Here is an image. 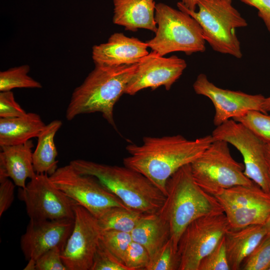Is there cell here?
I'll use <instances>...</instances> for the list:
<instances>
[{
    "label": "cell",
    "instance_id": "cell-3",
    "mask_svg": "<svg viewBox=\"0 0 270 270\" xmlns=\"http://www.w3.org/2000/svg\"><path fill=\"white\" fill-rule=\"evenodd\" d=\"M224 212L216 198L195 182L190 164L180 168L167 180L166 200L158 212L168 222L170 238L177 251L186 226L200 216Z\"/></svg>",
    "mask_w": 270,
    "mask_h": 270
},
{
    "label": "cell",
    "instance_id": "cell-1",
    "mask_svg": "<svg viewBox=\"0 0 270 270\" xmlns=\"http://www.w3.org/2000/svg\"><path fill=\"white\" fill-rule=\"evenodd\" d=\"M140 145L126 146L124 166L146 177L166 196L167 180L181 167L192 163L214 141L212 135L190 140L180 134L145 136Z\"/></svg>",
    "mask_w": 270,
    "mask_h": 270
},
{
    "label": "cell",
    "instance_id": "cell-21",
    "mask_svg": "<svg viewBox=\"0 0 270 270\" xmlns=\"http://www.w3.org/2000/svg\"><path fill=\"white\" fill-rule=\"evenodd\" d=\"M46 124L34 112L22 116L0 118V146L22 144L37 138Z\"/></svg>",
    "mask_w": 270,
    "mask_h": 270
},
{
    "label": "cell",
    "instance_id": "cell-41",
    "mask_svg": "<svg viewBox=\"0 0 270 270\" xmlns=\"http://www.w3.org/2000/svg\"><path fill=\"white\" fill-rule=\"evenodd\" d=\"M264 224L266 228L268 234H270V216L268 218Z\"/></svg>",
    "mask_w": 270,
    "mask_h": 270
},
{
    "label": "cell",
    "instance_id": "cell-25",
    "mask_svg": "<svg viewBox=\"0 0 270 270\" xmlns=\"http://www.w3.org/2000/svg\"><path fill=\"white\" fill-rule=\"evenodd\" d=\"M28 64L10 68L0 72V91H10L16 88H40V83L28 75Z\"/></svg>",
    "mask_w": 270,
    "mask_h": 270
},
{
    "label": "cell",
    "instance_id": "cell-28",
    "mask_svg": "<svg viewBox=\"0 0 270 270\" xmlns=\"http://www.w3.org/2000/svg\"><path fill=\"white\" fill-rule=\"evenodd\" d=\"M100 239L105 246L124 263L126 250L132 241L130 233L116 230H102Z\"/></svg>",
    "mask_w": 270,
    "mask_h": 270
},
{
    "label": "cell",
    "instance_id": "cell-14",
    "mask_svg": "<svg viewBox=\"0 0 270 270\" xmlns=\"http://www.w3.org/2000/svg\"><path fill=\"white\" fill-rule=\"evenodd\" d=\"M193 88L196 94L207 97L212 102L215 110L214 124L216 126L252 110L265 113L262 106L266 98L262 95L220 88L210 82L205 74L198 75Z\"/></svg>",
    "mask_w": 270,
    "mask_h": 270
},
{
    "label": "cell",
    "instance_id": "cell-22",
    "mask_svg": "<svg viewBox=\"0 0 270 270\" xmlns=\"http://www.w3.org/2000/svg\"><path fill=\"white\" fill-rule=\"evenodd\" d=\"M130 234L132 240L142 245L150 257L170 236L168 224L158 212L143 214Z\"/></svg>",
    "mask_w": 270,
    "mask_h": 270
},
{
    "label": "cell",
    "instance_id": "cell-29",
    "mask_svg": "<svg viewBox=\"0 0 270 270\" xmlns=\"http://www.w3.org/2000/svg\"><path fill=\"white\" fill-rule=\"evenodd\" d=\"M270 267V234H268L254 251L244 260L243 270H268Z\"/></svg>",
    "mask_w": 270,
    "mask_h": 270
},
{
    "label": "cell",
    "instance_id": "cell-38",
    "mask_svg": "<svg viewBox=\"0 0 270 270\" xmlns=\"http://www.w3.org/2000/svg\"><path fill=\"white\" fill-rule=\"evenodd\" d=\"M265 156L268 166H270V143H265Z\"/></svg>",
    "mask_w": 270,
    "mask_h": 270
},
{
    "label": "cell",
    "instance_id": "cell-35",
    "mask_svg": "<svg viewBox=\"0 0 270 270\" xmlns=\"http://www.w3.org/2000/svg\"><path fill=\"white\" fill-rule=\"evenodd\" d=\"M15 186L13 181L8 178L0 180V216L12 204Z\"/></svg>",
    "mask_w": 270,
    "mask_h": 270
},
{
    "label": "cell",
    "instance_id": "cell-20",
    "mask_svg": "<svg viewBox=\"0 0 270 270\" xmlns=\"http://www.w3.org/2000/svg\"><path fill=\"white\" fill-rule=\"evenodd\" d=\"M267 234L264 224H252L238 229L230 228L224 238L230 270H240L244 260Z\"/></svg>",
    "mask_w": 270,
    "mask_h": 270
},
{
    "label": "cell",
    "instance_id": "cell-16",
    "mask_svg": "<svg viewBox=\"0 0 270 270\" xmlns=\"http://www.w3.org/2000/svg\"><path fill=\"white\" fill-rule=\"evenodd\" d=\"M74 219H30L20 240L21 250L26 260H36L56 247L64 248L72 230Z\"/></svg>",
    "mask_w": 270,
    "mask_h": 270
},
{
    "label": "cell",
    "instance_id": "cell-12",
    "mask_svg": "<svg viewBox=\"0 0 270 270\" xmlns=\"http://www.w3.org/2000/svg\"><path fill=\"white\" fill-rule=\"evenodd\" d=\"M18 196L24 202L30 219L74 218V206L77 203L58 188L46 174H36L25 188H18Z\"/></svg>",
    "mask_w": 270,
    "mask_h": 270
},
{
    "label": "cell",
    "instance_id": "cell-42",
    "mask_svg": "<svg viewBox=\"0 0 270 270\" xmlns=\"http://www.w3.org/2000/svg\"><path fill=\"white\" fill-rule=\"evenodd\" d=\"M268 178H269V186H270V166H268Z\"/></svg>",
    "mask_w": 270,
    "mask_h": 270
},
{
    "label": "cell",
    "instance_id": "cell-33",
    "mask_svg": "<svg viewBox=\"0 0 270 270\" xmlns=\"http://www.w3.org/2000/svg\"><path fill=\"white\" fill-rule=\"evenodd\" d=\"M64 248L56 246L36 260V270H68L62 262L61 255Z\"/></svg>",
    "mask_w": 270,
    "mask_h": 270
},
{
    "label": "cell",
    "instance_id": "cell-2",
    "mask_svg": "<svg viewBox=\"0 0 270 270\" xmlns=\"http://www.w3.org/2000/svg\"><path fill=\"white\" fill-rule=\"evenodd\" d=\"M94 65L83 82L74 90L66 110V118L72 120L80 114L100 112L116 130L114 106L125 93L138 64L119 66Z\"/></svg>",
    "mask_w": 270,
    "mask_h": 270
},
{
    "label": "cell",
    "instance_id": "cell-8",
    "mask_svg": "<svg viewBox=\"0 0 270 270\" xmlns=\"http://www.w3.org/2000/svg\"><path fill=\"white\" fill-rule=\"evenodd\" d=\"M230 228L224 212L204 216L192 221L178 242L179 270H198L202 258L212 252Z\"/></svg>",
    "mask_w": 270,
    "mask_h": 270
},
{
    "label": "cell",
    "instance_id": "cell-32",
    "mask_svg": "<svg viewBox=\"0 0 270 270\" xmlns=\"http://www.w3.org/2000/svg\"><path fill=\"white\" fill-rule=\"evenodd\" d=\"M150 258L146 249L132 240L126 250L123 262L130 270H145Z\"/></svg>",
    "mask_w": 270,
    "mask_h": 270
},
{
    "label": "cell",
    "instance_id": "cell-18",
    "mask_svg": "<svg viewBox=\"0 0 270 270\" xmlns=\"http://www.w3.org/2000/svg\"><path fill=\"white\" fill-rule=\"evenodd\" d=\"M33 146L30 140L22 144L0 146V180L10 178L16 186L26 187V180L36 174L33 166Z\"/></svg>",
    "mask_w": 270,
    "mask_h": 270
},
{
    "label": "cell",
    "instance_id": "cell-9",
    "mask_svg": "<svg viewBox=\"0 0 270 270\" xmlns=\"http://www.w3.org/2000/svg\"><path fill=\"white\" fill-rule=\"evenodd\" d=\"M50 177L66 194L98 218L112 207L128 208L96 177L79 172L70 164L58 168Z\"/></svg>",
    "mask_w": 270,
    "mask_h": 270
},
{
    "label": "cell",
    "instance_id": "cell-43",
    "mask_svg": "<svg viewBox=\"0 0 270 270\" xmlns=\"http://www.w3.org/2000/svg\"><path fill=\"white\" fill-rule=\"evenodd\" d=\"M268 270H270V267L268 268Z\"/></svg>",
    "mask_w": 270,
    "mask_h": 270
},
{
    "label": "cell",
    "instance_id": "cell-7",
    "mask_svg": "<svg viewBox=\"0 0 270 270\" xmlns=\"http://www.w3.org/2000/svg\"><path fill=\"white\" fill-rule=\"evenodd\" d=\"M228 144L224 140H214L190 164L195 182L212 195L222 189L254 182L245 175L244 165L232 158Z\"/></svg>",
    "mask_w": 270,
    "mask_h": 270
},
{
    "label": "cell",
    "instance_id": "cell-27",
    "mask_svg": "<svg viewBox=\"0 0 270 270\" xmlns=\"http://www.w3.org/2000/svg\"><path fill=\"white\" fill-rule=\"evenodd\" d=\"M234 120L245 126L264 142L270 143V115L252 110Z\"/></svg>",
    "mask_w": 270,
    "mask_h": 270
},
{
    "label": "cell",
    "instance_id": "cell-15",
    "mask_svg": "<svg viewBox=\"0 0 270 270\" xmlns=\"http://www.w3.org/2000/svg\"><path fill=\"white\" fill-rule=\"evenodd\" d=\"M186 66L185 60L176 56L166 58L152 51L138 63L124 94L133 96L142 90L151 88L154 90L160 86L168 90Z\"/></svg>",
    "mask_w": 270,
    "mask_h": 270
},
{
    "label": "cell",
    "instance_id": "cell-34",
    "mask_svg": "<svg viewBox=\"0 0 270 270\" xmlns=\"http://www.w3.org/2000/svg\"><path fill=\"white\" fill-rule=\"evenodd\" d=\"M27 112L16 101L12 92H0V117L11 118L24 116Z\"/></svg>",
    "mask_w": 270,
    "mask_h": 270
},
{
    "label": "cell",
    "instance_id": "cell-36",
    "mask_svg": "<svg viewBox=\"0 0 270 270\" xmlns=\"http://www.w3.org/2000/svg\"><path fill=\"white\" fill-rule=\"evenodd\" d=\"M258 10V15L270 32V0H240Z\"/></svg>",
    "mask_w": 270,
    "mask_h": 270
},
{
    "label": "cell",
    "instance_id": "cell-37",
    "mask_svg": "<svg viewBox=\"0 0 270 270\" xmlns=\"http://www.w3.org/2000/svg\"><path fill=\"white\" fill-rule=\"evenodd\" d=\"M198 0H181L180 2L188 9L196 10Z\"/></svg>",
    "mask_w": 270,
    "mask_h": 270
},
{
    "label": "cell",
    "instance_id": "cell-4",
    "mask_svg": "<svg viewBox=\"0 0 270 270\" xmlns=\"http://www.w3.org/2000/svg\"><path fill=\"white\" fill-rule=\"evenodd\" d=\"M70 164L79 172L96 177L129 208L142 214L158 212L166 196L141 173L120 166L77 159Z\"/></svg>",
    "mask_w": 270,
    "mask_h": 270
},
{
    "label": "cell",
    "instance_id": "cell-19",
    "mask_svg": "<svg viewBox=\"0 0 270 270\" xmlns=\"http://www.w3.org/2000/svg\"><path fill=\"white\" fill-rule=\"evenodd\" d=\"M113 4L114 24L126 30L134 32L144 28L156 33L154 0H113Z\"/></svg>",
    "mask_w": 270,
    "mask_h": 270
},
{
    "label": "cell",
    "instance_id": "cell-39",
    "mask_svg": "<svg viewBox=\"0 0 270 270\" xmlns=\"http://www.w3.org/2000/svg\"><path fill=\"white\" fill-rule=\"evenodd\" d=\"M262 109L265 113L270 112V96L266 98L263 104Z\"/></svg>",
    "mask_w": 270,
    "mask_h": 270
},
{
    "label": "cell",
    "instance_id": "cell-6",
    "mask_svg": "<svg viewBox=\"0 0 270 270\" xmlns=\"http://www.w3.org/2000/svg\"><path fill=\"white\" fill-rule=\"evenodd\" d=\"M154 18L155 36L146 42L152 51L162 56L174 52L190 55L205 51L202 28L188 14L160 2L156 4Z\"/></svg>",
    "mask_w": 270,
    "mask_h": 270
},
{
    "label": "cell",
    "instance_id": "cell-30",
    "mask_svg": "<svg viewBox=\"0 0 270 270\" xmlns=\"http://www.w3.org/2000/svg\"><path fill=\"white\" fill-rule=\"evenodd\" d=\"M224 236L216 246L202 258L198 270H230Z\"/></svg>",
    "mask_w": 270,
    "mask_h": 270
},
{
    "label": "cell",
    "instance_id": "cell-5",
    "mask_svg": "<svg viewBox=\"0 0 270 270\" xmlns=\"http://www.w3.org/2000/svg\"><path fill=\"white\" fill-rule=\"evenodd\" d=\"M177 6L198 22L206 41L214 50L242 58L240 44L235 30L246 26L248 23L234 7L232 0H198V11L187 8L180 2Z\"/></svg>",
    "mask_w": 270,
    "mask_h": 270
},
{
    "label": "cell",
    "instance_id": "cell-26",
    "mask_svg": "<svg viewBox=\"0 0 270 270\" xmlns=\"http://www.w3.org/2000/svg\"><path fill=\"white\" fill-rule=\"evenodd\" d=\"M180 260L170 238L150 257L145 270H179Z\"/></svg>",
    "mask_w": 270,
    "mask_h": 270
},
{
    "label": "cell",
    "instance_id": "cell-23",
    "mask_svg": "<svg viewBox=\"0 0 270 270\" xmlns=\"http://www.w3.org/2000/svg\"><path fill=\"white\" fill-rule=\"evenodd\" d=\"M62 124L56 120L46 124L38 138L36 148L32 154L33 166L36 174H46L50 176L57 170L58 150L54 136Z\"/></svg>",
    "mask_w": 270,
    "mask_h": 270
},
{
    "label": "cell",
    "instance_id": "cell-11",
    "mask_svg": "<svg viewBox=\"0 0 270 270\" xmlns=\"http://www.w3.org/2000/svg\"><path fill=\"white\" fill-rule=\"evenodd\" d=\"M211 135L214 140H224L234 146L243 158L245 175L270 193L265 142L243 124L234 119L217 126Z\"/></svg>",
    "mask_w": 270,
    "mask_h": 270
},
{
    "label": "cell",
    "instance_id": "cell-24",
    "mask_svg": "<svg viewBox=\"0 0 270 270\" xmlns=\"http://www.w3.org/2000/svg\"><path fill=\"white\" fill-rule=\"evenodd\" d=\"M142 214L129 208L114 206L98 219L102 231L116 230L130 233Z\"/></svg>",
    "mask_w": 270,
    "mask_h": 270
},
{
    "label": "cell",
    "instance_id": "cell-17",
    "mask_svg": "<svg viewBox=\"0 0 270 270\" xmlns=\"http://www.w3.org/2000/svg\"><path fill=\"white\" fill-rule=\"evenodd\" d=\"M148 48L146 42L134 37L126 36L123 33L115 32L107 42L93 46L92 58L94 64H134L149 54Z\"/></svg>",
    "mask_w": 270,
    "mask_h": 270
},
{
    "label": "cell",
    "instance_id": "cell-13",
    "mask_svg": "<svg viewBox=\"0 0 270 270\" xmlns=\"http://www.w3.org/2000/svg\"><path fill=\"white\" fill-rule=\"evenodd\" d=\"M72 230L62 252L68 270H91L102 230L98 219L83 206H74Z\"/></svg>",
    "mask_w": 270,
    "mask_h": 270
},
{
    "label": "cell",
    "instance_id": "cell-10",
    "mask_svg": "<svg viewBox=\"0 0 270 270\" xmlns=\"http://www.w3.org/2000/svg\"><path fill=\"white\" fill-rule=\"evenodd\" d=\"M213 196L232 228L264 224L270 216V194L254 182L222 189Z\"/></svg>",
    "mask_w": 270,
    "mask_h": 270
},
{
    "label": "cell",
    "instance_id": "cell-40",
    "mask_svg": "<svg viewBox=\"0 0 270 270\" xmlns=\"http://www.w3.org/2000/svg\"><path fill=\"white\" fill-rule=\"evenodd\" d=\"M25 270H36V261L33 260H28V263L24 268Z\"/></svg>",
    "mask_w": 270,
    "mask_h": 270
},
{
    "label": "cell",
    "instance_id": "cell-31",
    "mask_svg": "<svg viewBox=\"0 0 270 270\" xmlns=\"http://www.w3.org/2000/svg\"><path fill=\"white\" fill-rule=\"evenodd\" d=\"M91 270H130L100 240Z\"/></svg>",
    "mask_w": 270,
    "mask_h": 270
}]
</instances>
